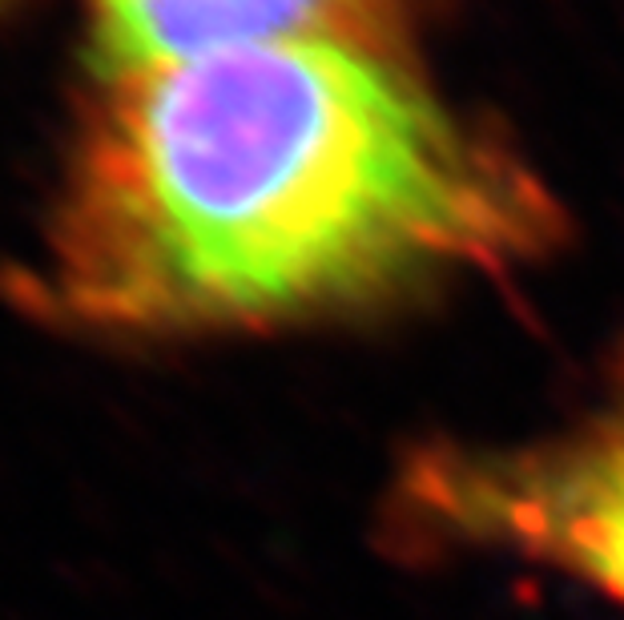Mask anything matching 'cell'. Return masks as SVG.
Returning a JSON list of instances; mask_svg holds the SVG:
<instances>
[{"label": "cell", "mask_w": 624, "mask_h": 620, "mask_svg": "<svg viewBox=\"0 0 624 620\" xmlns=\"http://www.w3.org/2000/svg\"><path fill=\"white\" fill-rule=\"evenodd\" d=\"M556 230L536 174L395 57L275 45L101 69L21 303L97 335L283 326Z\"/></svg>", "instance_id": "cell-1"}, {"label": "cell", "mask_w": 624, "mask_h": 620, "mask_svg": "<svg viewBox=\"0 0 624 620\" xmlns=\"http://www.w3.org/2000/svg\"><path fill=\"white\" fill-rule=\"evenodd\" d=\"M387 528L407 552L556 568L624 604V355L568 432L516 447H432L403 468Z\"/></svg>", "instance_id": "cell-2"}, {"label": "cell", "mask_w": 624, "mask_h": 620, "mask_svg": "<svg viewBox=\"0 0 624 620\" xmlns=\"http://www.w3.org/2000/svg\"><path fill=\"white\" fill-rule=\"evenodd\" d=\"M89 12L101 69L275 45H350L395 57L407 24V0H89Z\"/></svg>", "instance_id": "cell-3"}]
</instances>
